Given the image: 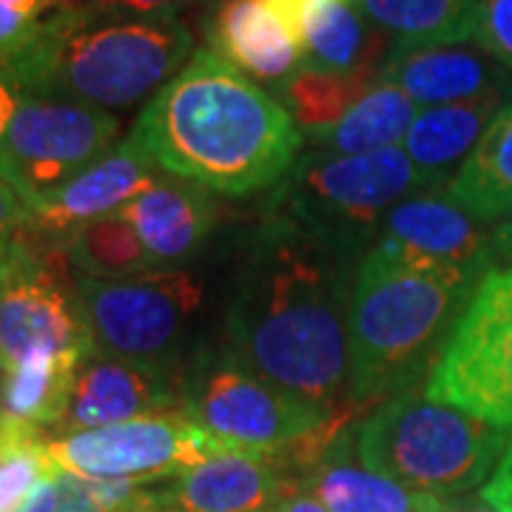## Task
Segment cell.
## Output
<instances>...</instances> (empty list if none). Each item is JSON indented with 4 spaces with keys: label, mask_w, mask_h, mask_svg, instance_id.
I'll use <instances>...</instances> for the list:
<instances>
[{
    "label": "cell",
    "mask_w": 512,
    "mask_h": 512,
    "mask_svg": "<svg viewBox=\"0 0 512 512\" xmlns=\"http://www.w3.org/2000/svg\"><path fill=\"white\" fill-rule=\"evenodd\" d=\"M359 259L265 214L231 288L225 333L245 365L325 407L348 399L350 291Z\"/></svg>",
    "instance_id": "cell-1"
},
{
    "label": "cell",
    "mask_w": 512,
    "mask_h": 512,
    "mask_svg": "<svg viewBox=\"0 0 512 512\" xmlns=\"http://www.w3.org/2000/svg\"><path fill=\"white\" fill-rule=\"evenodd\" d=\"M128 140L165 174L228 197L279 185L305 146L274 94L208 49L148 100Z\"/></svg>",
    "instance_id": "cell-2"
},
{
    "label": "cell",
    "mask_w": 512,
    "mask_h": 512,
    "mask_svg": "<svg viewBox=\"0 0 512 512\" xmlns=\"http://www.w3.org/2000/svg\"><path fill=\"white\" fill-rule=\"evenodd\" d=\"M191 57L194 35L180 15H126L69 0L0 57V74L18 94L114 114L151 100Z\"/></svg>",
    "instance_id": "cell-3"
},
{
    "label": "cell",
    "mask_w": 512,
    "mask_h": 512,
    "mask_svg": "<svg viewBox=\"0 0 512 512\" xmlns=\"http://www.w3.org/2000/svg\"><path fill=\"white\" fill-rule=\"evenodd\" d=\"M481 276L410 265L373 245L359 259L350 291V402L370 413L427 382Z\"/></svg>",
    "instance_id": "cell-4"
},
{
    "label": "cell",
    "mask_w": 512,
    "mask_h": 512,
    "mask_svg": "<svg viewBox=\"0 0 512 512\" xmlns=\"http://www.w3.org/2000/svg\"><path fill=\"white\" fill-rule=\"evenodd\" d=\"M512 430L433 402L424 384L373 407L353 424L356 456L407 490L458 498L484 487Z\"/></svg>",
    "instance_id": "cell-5"
},
{
    "label": "cell",
    "mask_w": 512,
    "mask_h": 512,
    "mask_svg": "<svg viewBox=\"0 0 512 512\" xmlns=\"http://www.w3.org/2000/svg\"><path fill=\"white\" fill-rule=\"evenodd\" d=\"M424 188L433 185L402 146L353 157L308 151L271 188L265 214L291 222L350 259H362L390 208Z\"/></svg>",
    "instance_id": "cell-6"
},
{
    "label": "cell",
    "mask_w": 512,
    "mask_h": 512,
    "mask_svg": "<svg viewBox=\"0 0 512 512\" xmlns=\"http://www.w3.org/2000/svg\"><path fill=\"white\" fill-rule=\"evenodd\" d=\"M180 404L185 419L225 450L248 453L285 450L348 407H325L276 387L245 365L228 342L191 350L180 373Z\"/></svg>",
    "instance_id": "cell-7"
},
{
    "label": "cell",
    "mask_w": 512,
    "mask_h": 512,
    "mask_svg": "<svg viewBox=\"0 0 512 512\" xmlns=\"http://www.w3.org/2000/svg\"><path fill=\"white\" fill-rule=\"evenodd\" d=\"M74 285L94 353L180 379L191 356V325L205 299L200 276L185 268L134 279L74 274Z\"/></svg>",
    "instance_id": "cell-8"
},
{
    "label": "cell",
    "mask_w": 512,
    "mask_h": 512,
    "mask_svg": "<svg viewBox=\"0 0 512 512\" xmlns=\"http://www.w3.org/2000/svg\"><path fill=\"white\" fill-rule=\"evenodd\" d=\"M72 271L63 248L29 228L0 248V356L6 370L32 353H94Z\"/></svg>",
    "instance_id": "cell-9"
},
{
    "label": "cell",
    "mask_w": 512,
    "mask_h": 512,
    "mask_svg": "<svg viewBox=\"0 0 512 512\" xmlns=\"http://www.w3.org/2000/svg\"><path fill=\"white\" fill-rule=\"evenodd\" d=\"M424 393L512 430V268H490L481 276Z\"/></svg>",
    "instance_id": "cell-10"
},
{
    "label": "cell",
    "mask_w": 512,
    "mask_h": 512,
    "mask_svg": "<svg viewBox=\"0 0 512 512\" xmlns=\"http://www.w3.org/2000/svg\"><path fill=\"white\" fill-rule=\"evenodd\" d=\"M120 128L117 114L89 103L18 94L0 143V177L35 205L120 146Z\"/></svg>",
    "instance_id": "cell-11"
},
{
    "label": "cell",
    "mask_w": 512,
    "mask_h": 512,
    "mask_svg": "<svg viewBox=\"0 0 512 512\" xmlns=\"http://www.w3.org/2000/svg\"><path fill=\"white\" fill-rule=\"evenodd\" d=\"M46 450L57 467L77 476L154 484L183 476L225 447L183 413H165L72 436H46Z\"/></svg>",
    "instance_id": "cell-12"
},
{
    "label": "cell",
    "mask_w": 512,
    "mask_h": 512,
    "mask_svg": "<svg viewBox=\"0 0 512 512\" xmlns=\"http://www.w3.org/2000/svg\"><path fill=\"white\" fill-rule=\"evenodd\" d=\"M373 245L421 268H461L476 274L493 268L490 231L447 200L444 188H424L390 208Z\"/></svg>",
    "instance_id": "cell-13"
},
{
    "label": "cell",
    "mask_w": 512,
    "mask_h": 512,
    "mask_svg": "<svg viewBox=\"0 0 512 512\" xmlns=\"http://www.w3.org/2000/svg\"><path fill=\"white\" fill-rule=\"evenodd\" d=\"M165 413H183L177 376L89 353L74 373L66 413L49 436H72Z\"/></svg>",
    "instance_id": "cell-14"
},
{
    "label": "cell",
    "mask_w": 512,
    "mask_h": 512,
    "mask_svg": "<svg viewBox=\"0 0 512 512\" xmlns=\"http://www.w3.org/2000/svg\"><path fill=\"white\" fill-rule=\"evenodd\" d=\"M157 174L160 168L126 137L106 157L60 185L49 197L37 200L32 205L29 231L60 245L80 225L123 211Z\"/></svg>",
    "instance_id": "cell-15"
},
{
    "label": "cell",
    "mask_w": 512,
    "mask_h": 512,
    "mask_svg": "<svg viewBox=\"0 0 512 512\" xmlns=\"http://www.w3.org/2000/svg\"><path fill=\"white\" fill-rule=\"evenodd\" d=\"M379 80L399 86L419 109L495 92L512 94V72L478 43L396 46L384 60Z\"/></svg>",
    "instance_id": "cell-16"
},
{
    "label": "cell",
    "mask_w": 512,
    "mask_h": 512,
    "mask_svg": "<svg viewBox=\"0 0 512 512\" xmlns=\"http://www.w3.org/2000/svg\"><path fill=\"white\" fill-rule=\"evenodd\" d=\"M208 52L259 86H282L302 69V52L274 0H214L205 15Z\"/></svg>",
    "instance_id": "cell-17"
},
{
    "label": "cell",
    "mask_w": 512,
    "mask_h": 512,
    "mask_svg": "<svg viewBox=\"0 0 512 512\" xmlns=\"http://www.w3.org/2000/svg\"><path fill=\"white\" fill-rule=\"evenodd\" d=\"M302 52V69H382L396 40L379 32L356 0H274Z\"/></svg>",
    "instance_id": "cell-18"
},
{
    "label": "cell",
    "mask_w": 512,
    "mask_h": 512,
    "mask_svg": "<svg viewBox=\"0 0 512 512\" xmlns=\"http://www.w3.org/2000/svg\"><path fill=\"white\" fill-rule=\"evenodd\" d=\"M143 248L157 271H174L194 256L217 228V202L208 188L180 177L157 174L146 191H140L123 208Z\"/></svg>",
    "instance_id": "cell-19"
},
{
    "label": "cell",
    "mask_w": 512,
    "mask_h": 512,
    "mask_svg": "<svg viewBox=\"0 0 512 512\" xmlns=\"http://www.w3.org/2000/svg\"><path fill=\"white\" fill-rule=\"evenodd\" d=\"M288 484L274 453L222 450L171 478L160 501L171 512H268Z\"/></svg>",
    "instance_id": "cell-20"
},
{
    "label": "cell",
    "mask_w": 512,
    "mask_h": 512,
    "mask_svg": "<svg viewBox=\"0 0 512 512\" xmlns=\"http://www.w3.org/2000/svg\"><path fill=\"white\" fill-rule=\"evenodd\" d=\"M328 512H439L436 495L407 490L356 456L353 424L293 481Z\"/></svg>",
    "instance_id": "cell-21"
},
{
    "label": "cell",
    "mask_w": 512,
    "mask_h": 512,
    "mask_svg": "<svg viewBox=\"0 0 512 512\" xmlns=\"http://www.w3.org/2000/svg\"><path fill=\"white\" fill-rule=\"evenodd\" d=\"M507 103H512V94L495 92L461 103L421 109L404 137V154L413 160L427 183L433 188H444L456 174V165L470 157L481 134Z\"/></svg>",
    "instance_id": "cell-22"
},
{
    "label": "cell",
    "mask_w": 512,
    "mask_h": 512,
    "mask_svg": "<svg viewBox=\"0 0 512 512\" xmlns=\"http://www.w3.org/2000/svg\"><path fill=\"white\" fill-rule=\"evenodd\" d=\"M447 200L473 220L498 222L512 211V103L493 117L470 157L444 185Z\"/></svg>",
    "instance_id": "cell-23"
},
{
    "label": "cell",
    "mask_w": 512,
    "mask_h": 512,
    "mask_svg": "<svg viewBox=\"0 0 512 512\" xmlns=\"http://www.w3.org/2000/svg\"><path fill=\"white\" fill-rule=\"evenodd\" d=\"M419 111V106L399 86L379 80L336 126L305 137V146H311V151L342 157L396 148L404 143Z\"/></svg>",
    "instance_id": "cell-24"
},
{
    "label": "cell",
    "mask_w": 512,
    "mask_h": 512,
    "mask_svg": "<svg viewBox=\"0 0 512 512\" xmlns=\"http://www.w3.org/2000/svg\"><path fill=\"white\" fill-rule=\"evenodd\" d=\"M365 18L396 46L476 40L481 0H356Z\"/></svg>",
    "instance_id": "cell-25"
},
{
    "label": "cell",
    "mask_w": 512,
    "mask_h": 512,
    "mask_svg": "<svg viewBox=\"0 0 512 512\" xmlns=\"http://www.w3.org/2000/svg\"><path fill=\"white\" fill-rule=\"evenodd\" d=\"M86 356L32 353L6 370L0 387V410L40 430H55L72 396L74 373Z\"/></svg>",
    "instance_id": "cell-26"
},
{
    "label": "cell",
    "mask_w": 512,
    "mask_h": 512,
    "mask_svg": "<svg viewBox=\"0 0 512 512\" xmlns=\"http://www.w3.org/2000/svg\"><path fill=\"white\" fill-rule=\"evenodd\" d=\"M382 77V69H359V72H313L299 69L274 97L293 117L302 137L336 126Z\"/></svg>",
    "instance_id": "cell-27"
},
{
    "label": "cell",
    "mask_w": 512,
    "mask_h": 512,
    "mask_svg": "<svg viewBox=\"0 0 512 512\" xmlns=\"http://www.w3.org/2000/svg\"><path fill=\"white\" fill-rule=\"evenodd\" d=\"M60 248L69 256L74 274L94 279H134L157 271L123 211L80 225Z\"/></svg>",
    "instance_id": "cell-28"
},
{
    "label": "cell",
    "mask_w": 512,
    "mask_h": 512,
    "mask_svg": "<svg viewBox=\"0 0 512 512\" xmlns=\"http://www.w3.org/2000/svg\"><path fill=\"white\" fill-rule=\"evenodd\" d=\"M57 512H120L146 493V484L126 478H89L55 467Z\"/></svg>",
    "instance_id": "cell-29"
},
{
    "label": "cell",
    "mask_w": 512,
    "mask_h": 512,
    "mask_svg": "<svg viewBox=\"0 0 512 512\" xmlns=\"http://www.w3.org/2000/svg\"><path fill=\"white\" fill-rule=\"evenodd\" d=\"M473 43L512 72V0H481Z\"/></svg>",
    "instance_id": "cell-30"
},
{
    "label": "cell",
    "mask_w": 512,
    "mask_h": 512,
    "mask_svg": "<svg viewBox=\"0 0 512 512\" xmlns=\"http://www.w3.org/2000/svg\"><path fill=\"white\" fill-rule=\"evenodd\" d=\"M32 225V205L18 194V188L0 177V248H6Z\"/></svg>",
    "instance_id": "cell-31"
},
{
    "label": "cell",
    "mask_w": 512,
    "mask_h": 512,
    "mask_svg": "<svg viewBox=\"0 0 512 512\" xmlns=\"http://www.w3.org/2000/svg\"><path fill=\"white\" fill-rule=\"evenodd\" d=\"M478 495L498 512H512V433L504 447V456L495 464L493 476L487 478V484Z\"/></svg>",
    "instance_id": "cell-32"
},
{
    "label": "cell",
    "mask_w": 512,
    "mask_h": 512,
    "mask_svg": "<svg viewBox=\"0 0 512 512\" xmlns=\"http://www.w3.org/2000/svg\"><path fill=\"white\" fill-rule=\"evenodd\" d=\"M72 3L106 9V12H126V15H180V9L191 0H72Z\"/></svg>",
    "instance_id": "cell-33"
},
{
    "label": "cell",
    "mask_w": 512,
    "mask_h": 512,
    "mask_svg": "<svg viewBox=\"0 0 512 512\" xmlns=\"http://www.w3.org/2000/svg\"><path fill=\"white\" fill-rule=\"evenodd\" d=\"M490 256L493 268H512V211L495 222L490 231Z\"/></svg>",
    "instance_id": "cell-34"
},
{
    "label": "cell",
    "mask_w": 512,
    "mask_h": 512,
    "mask_svg": "<svg viewBox=\"0 0 512 512\" xmlns=\"http://www.w3.org/2000/svg\"><path fill=\"white\" fill-rule=\"evenodd\" d=\"M268 512H328L325 504H319L311 493H305L302 487L296 484H288V490L276 498V504Z\"/></svg>",
    "instance_id": "cell-35"
},
{
    "label": "cell",
    "mask_w": 512,
    "mask_h": 512,
    "mask_svg": "<svg viewBox=\"0 0 512 512\" xmlns=\"http://www.w3.org/2000/svg\"><path fill=\"white\" fill-rule=\"evenodd\" d=\"M18 512H57V487H55V473L46 476L35 490L29 493V498L20 504Z\"/></svg>",
    "instance_id": "cell-36"
},
{
    "label": "cell",
    "mask_w": 512,
    "mask_h": 512,
    "mask_svg": "<svg viewBox=\"0 0 512 512\" xmlns=\"http://www.w3.org/2000/svg\"><path fill=\"white\" fill-rule=\"evenodd\" d=\"M439 512H498L490 507L481 495H458V498H444Z\"/></svg>",
    "instance_id": "cell-37"
},
{
    "label": "cell",
    "mask_w": 512,
    "mask_h": 512,
    "mask_svg": "<svg viewBox=\"0 0 512 512\" xmlns=\"http://www.w3.org/2000/svg\"><path fill=\"white\" fill-rule=\"evenodd\" d=\"M15 103H18V92H15V89L6 83V77L0 74V143H3L6 126H9V120H12Z\"/></svg>",
    "instance_id": "cell-38"
},
{
    "label": "cell",
    "mask_w": 512,
    "mask_h": 512,
    "mask_svg": "<svg viewBox=\"0 0 512 512\" xmlns=\"http://www.w3.org/2000/svg\"><path fill=\"white\" fill-rule=\"evenodd\" d=\"M120 512H171L168 507H165L163 501H160V490H148L146 493L140 495L137 501H131L126 510Z\"/></svg>",
    "instance_id": "cell-39"
},
{
    "label": "cell",
    "mask_w": 512,
    "mask_h": 512,
    "mask_svg": "<svg viewBox=\"0 0 512 512\" xmlns=\"http://www.w3.org/2000/svg\"><path fill=\"white\" fill-rule=\"evenodd\" d=\"M3 379H6V362H3V356H0V387H3Z\"/></svg>",
    "instance_id": "cell-40"
}]
</instances>
